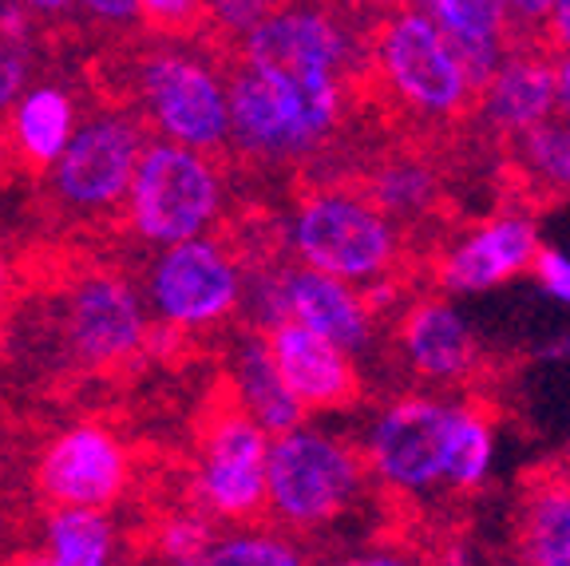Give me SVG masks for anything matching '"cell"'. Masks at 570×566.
<instances>
[{
  "instance_id": "obj_1",
  "label": "cell",
  "mask_w": 570,
  "mask_h": 566,
  "mask_svg": "<svg viewBox=\"0 0 570 566\" xmlns=\"http://www.w3.org/2000/svg\"><path fill=\"white\" fill-rule=\"evenodd\" d=\"M365 60L384 96L420 124H455L475 104L472 84L463 80L424 4L392 9L376 25Z\"/></svg>"
},
{
  "instance_id": "obj_2",
  "label": "cell",
  "mask_w": 570,
  "mask_h": 566,
  "mask_svg": "<svg viewBox=\"0 0 570 566\" xmlns=\"http://www.w3.org/2000/svg\"><path fill=\"white\" fill-rule=\"evenodd\" d=\"M289 246L297 266L345 285H376L396 274L404 254L401 226L356 191H317L294 214Z\"/></svg>"
},
{
  "instance_id": "obj_3",
  "label": "cell",
  "mask_w": 570,
  "mask_h": 566,
  "mask_svg": "<svg viewBox=\"0 0 570 566\" xmlns=\"http://www.w3.org/2000/svg\"><path fill=\"white\" fill-rule=\"evenodd\" d=\"M226 111H230V135H238L249 155L294 159L309 155L337 131L345 111V84L317 80L289 88L242 68L226 88Z\"/></svg>"
},
{
  "instance_id": "obj_4",
  "label": "cell",
  "mask_w": 570,
  "mask_h": 566,
  "mask_svg": "<svg viewBox=\"0 0 570 566\" xmlns=\"http://www.w3.org/2000/svg\"><path fill=\"white\" fill-rule=\"evenodd\" d=\"M365 476L353 443L302 424L297 432L269 440L266 507L289 527H321L356 504Z\"/></svg>"
},
{
  "instance_id": "obj_5",
  "label": "cell",
  "mask_w": 570,
  "mask_h": 566,
  "mask_svg": "<svg viewBox=\"0 0 570 566\" xmlns=\"http://www.w3.org/2000/svg\"><path fill=\"white\" fill-rule=\"evenodd\" d=\"M460 397L412 389L376 408L361 440V463L392 496H428L448 476V440Z\"/></svg>"
},
{
  "instance_id": "obj_6",
  "label": "cell",
  "mask_w": 570,
  "mask_h": 566,
  "mask_svg": "<svg viewBox=\"0 0 570 566\" xmlns=\"http://www.w3.org/2000/svg\"><path fill=\"white\" fill-rule=\"evenodd\" d=\"M246 68L277 84H317L353 76L365 52L356 48L353 28L325 9H269L242 36Z\"/></svg>"
},
{
  "instance_id": "obj_7",
  "label": "cell",
  "mask_w": 570,
  "mask_h": 566,
  "mask_svg": "<svg viewBox=\"0 0 570 566\" xmlns=\"http://www.w3.org/2000/svg\"><path fill=\"white\" fill-rule=\"evenodd\" d=\"M218 175L198 150L163 143L151 147L135 167V226L155 242H190L218 214Z\"/></svg>"
},
{
  "instance_id": "obj_8",
  "label": "cell",
  "mask_w": 570,
  "mask_h": 566,
  "mask_svg": "<svg viewBox=\"0 0 570 566\" xmlns=\"http://www.w3.org/2000/svg\"><path fill=\"white\" fill-rule=\"evenodd\" d=\"M543 250L539 226L531 214L503 211L495 218L475 222L472 231L455 234L444 250H440L436 266H432V282H436L440 297H475V293L499 290V285L515 282V277L531 274L534 254Z\"/></svg>"
},
{
  "instance_id": "obj_9",
  "label": "cell",
  "mask_w": 570,
  "mask_h": 566,
  "mask_svg": "<svg viewBox=\"0 0 570 566\" xmlns=\"http://www.w3.org/2000/svg\"><path fill=\"white\" fill-rule=\"evenodd\" d=\"M142 91L151 99L155 119L175 139V147H223L230 135L226 88L210 68L187 56H155L142 71Z\"/></svg>"
},
{
  "instance_id": "obj_10",
  "label": "cell",
  "mask_w": 570,
  "mask_h": 566,
  "mask_svg": "<svg viewBox=\"0 0 570 566\" xmlns=\"http://www.w3.org/2000/svg\"><path fill=\"white\" fill-rule=\"evenodd\" d=\"M396 345L409 372L428 392L460 389L480 369V341L472 321L463 318L455 301L440 293H424L404 310Z\"/></svg>"
},
{
  "instance_id": "obj_11",
  "label": "cell",
  "mask_w": 570,
  "mask_h": 566,
  "mask_svg": "<svg viewBox=\"0 0 570 566\" xmlns=\"http://www.w3.org/2000/svg\"><path fill=\"white\" fill-rule=\"evenodd\" d=\"M242 297V274L218 242L190 238L163 254L155 270V301L175 325H210Z\"/></svg>"
},
{
  "instance_id": "obj_12",
  "label": "cell",
  "mask_w": 570,
  "mask_h": 566,
  "mask_svg": "<svg viewBox=\"0 0 570 566\" xmlns=\"http://www.w3.org/2000/svg\"><path fill=\"white\" fill-rule=\"evenodd\" d=\"M269 436L242 408L226 412L206 436V460L198 471V496L210 511L246 519L266 507Z\"/></svg>"
},
{
  "instance_id": "obj_13",
  "label": "cell",
  "mask_w": 570,
  "mask_h": 566,
  "mask_svg": "<svg viewBox=\"0 0 570 566\" xmlns=\"http://www.w3.org/2000/svg\"><path fill=\"white\" fill-rule=\"evenodd\" d=\"M266 345L277 364V377L289 389V397L305 408V417L348 408L361 392L353 357H345L330 341H321L317 333L294 325V321H282L277 329H269Z\"/></svg>"
},
{
  "instance_id": "obj_14",
  "label": "cell",
  "mask_w": 570,
  "mask_h": 566,
  "mask_svg": "<svg viewBox=\"0 0 570 566\" xmlns=\"http://www.w3.org/2000/svg\"><path fill=\"white\" fill-rule=\"evenodd\" d=\"M139 167V135L127 124H91L68 139L56 163V186L76 206H107L127 191Z\"/></svg>"
},
{
  "instance_id": "obj_15",
  "label": "cell",
  "mask_w": 570,
  "mask_h": 566,
  "mask_svg": "<svg viewBox=\"0 0 570 566\" xmlns=\"http://www.w3.org/2000/svg\"><path fill=\"white\" fill-rule=\"evenodd\" d=\"M282 290H285V318L294 325L317 333L321 341H330L345 357L365 353L373 345L376 318L368 313L365 293L356 285H345L337 277L313 274V270H282Z\"/></svg>"
},
{
  "instance_id": "obj_16",
  "label": "cell",
  "mask_w": 570,
  "mask_h": 566,
  "mask_svg": "<svg viewBox=\"0 0 570 566\" xmlns=\"http://www.w3.org/2000/svg\"><path fill=\"white\" fill-rule=\"evenodd\" d=\"M475 111L503 139L543 127L554 119V60L539 48H511L495 76L475 91Z\"/></svg>"
},
{
  "instance_id": "obj_17",
  "label": "cell",
  "mask_w": 570,
  "mask_h": 566,
  "mask_svg": "<svg viewBox=\"0 0 570 566\" xmlns=\"http://www.w3.org/2000/svg\"><path fill=\"white\" fill-rule=\"evenodd\" d=\"M40 484L68 511H91L116 499L124 487V451L99 428H76L48 451Z\"/></svg>"
},
{
  "instance_id": "obj_18",
  "label": "cell",
  "mask_w": 570,
  "mask_h": 566,
  "mask_svg": "<svg viewBox=\"0 0 570 566\" xmlns=\"http://www.w3.org/2000/svg\"><path fill=\"white\" fill-rule=\"evenodd\" d=\"M68 333L71 345L80 349V357H88L91 364L124 361L142 341L139 301L116 277H91L71 297Z\"/></svg>"
},
{
  "instance_id": "obj_19",
  "label": "cell",
  "mask_w": 570,
  "mask_h": 566,
  "mask_svg": "<svg viewBox=\"0 0 570 566\" xmlns=\"http://www.w3.org/2000/svg\"><path fill=\"white\" fill-rule=\"evenodd\" d=\"M424 12L460 64L463 80L480 91L511 52L503 0H424Z\"/></svg>"
},
{
  "instance_id": "obj_20",
  "label": "cell",
  "mask_w": 570,
  "mask_h": 566,
  "mask_svg": "<svg viewBox=\"0 0 570 566\" xmlns=\"http://www.w3.org/2000/svg\"><path fill=\"white\" fill-rule=\"evenodd\" d=\"M515 550L519 566H570V471H547L527 487Z\"/></svg>"
},
{
  "instance_id": "obj_21",
  "label": "cell",
  "mask_w": 570,
  "mask_h": 566,
  "mask_svg": "<svg viewBox=\"0 0 570 566\" xmlns=\"http://www.w3.org/2000/svg\"><path fill=\"white\" fill-rule=\"evenodd\" d=\"M234 392H238L242 417H249L269 440L285 432H297L305 424V408L289 397V389L277 377V364L269 357L266 333L246 336L238 345V361H234Z\"/></svg>"
},
{
  "instance_id": "obj_22",
  "label": "cell",
  "mask_w": 570,
  "mask_h": 566,
  "mask_svg": "<svg viewBox=\"0 0 570 566\" xmlns=\"http://www.w3.org/2000/svg\"><path fill=\"white\" fill-rule=\"evenodd\" d=\"M365 198L384 214L389 222H416L424 218L440 198V175L428 159H412V155H396L384 159L381 167L368 175Z\"/></svg>"
},
{
  "instance_id": "obj_23",
  "label": "cell",
  "mask_w": 570,
  "mask_h": 566,
  "mask_svg": "<svg viewBox=\"0 0 570 566\" xmlns=\"http://www.w3.org/2000/svg\"><path fill=\"white\" fill-rule=\"evenodd\" d=\"M495 468V424L480 400H460L452 420V440H448V476L444 487L468 496L480 491Z\"/></svg>"
},
{
  "instance_id": "obj_24",
  "label": "cell",
  "mask_w": 570,
  "mask_h": 566,
  "mask_svg": "<svg viewBox=\"0 0 570 566\" xmlns=\"http://www.w3.org/2000/svg\"><path fill=\"white\" fill-rule=\"evenodd\" d=\"M68 131H71V104L63 91L40 88L20 104L17 135L28 159L36 163L60 159L63 147H68Z\"/></svg>"
},
{
  "instance_id": "obj_25",
  "label": "cell",
  "mask_w": 570,
  "mask_h": 566,
  "mask_svg": "<svg viewBox=\"0 0 570 566\" xmlns=\"http://www.w3.org/2000/svg\"><path fill=\"white\" fill-rule=\"evenodd\" d=\"M515 163L539 191L570 195V127L562 119H547L543 127L519 135Z\"/></svg>"
},
{
  "instance_id": "obj_26",
  "label": "cell",
  "mask_w": 570,
  "mask_h": 566,
  "mask_svg": "<svg viewBox=\"0 0 570 566\" xmlns=\"http://www.w3.org/2000/svg\"><path fill=\"white\" fill-rule=\"evenodd\" d=\"M111 527L96 511H60L52 519V563L56 566H107Z\"/></svg>"
},
{
  "instance_id": "obj_27",
  "label": "cell",
  "mask_w": 570,
  "mask_h": 566,
  "mask_svg": "<svg viewBox=\"0 0 570 566\" xmlns=\"http://www.w3.org/2000/svg\"><path fill=\"white\" fill-rule=\"evenodd\" d=\"M203 566H305V555L277 535H238V539L214 543Z\"/></svg>"
},
{
  "instance_id": "obj_28",
  "label": "cell",
  "mask_w": 570,
  "mask_h": 566,
  "mask_svg": "<svg viewBox=\"0 0 570 566\" xmlns=\"http://www.w3.org/2000/svg\"><path fill=\"white\" fill-rule=\"evenodd\" d=\"M214 539H210V527L195 515L187 519H170L163 527V555L178 566H203V558L210 555Z\"/></svg>"
},
{
  "instance_id": "obj_29",
  "label": "cell",
  "mask_w": 570,
  "mask_h": 566,
  "mask_svg": "<svg viewBox=\"0 0 570 566\" xmlns=\"http://www.w3.org/2000/svg\"><path fill=\"white\" fill-rule=\"evenodd\" d=\"M534 285L551 301H559L562 310H570V254L559 246H543L531 262Z\"/></svg>"
},
{
  "instance_id": "obj_30",
  "label": "cell",
  "mask_w": 570,
  "mask_h": 566,
  "mask_svg": "<svg viewBox=\"0 0 570 566\" xmlns=\"http://www.w3.org/2000/svg\"><path fill=\"white\" fill-rule=\"evenodd\" d=\"M330 566H428V558L404 547H373V550H361V555H348Z\"/></svg>"
},
{
  "instance_id": "obj_31",
  "label": "cell",
  "mask_w": 570,
  "mask_h": 566,
  "mask_svg": "<svg viewBox=\"0 0 570 566\" xmlns=\"http://www.w3.org/2000/svg\"><path fill=\"white\" fill-rule=\"evenodd\" d=\"M543 36H547V45H551L554 52L570 56V0H551Z\"/></svg>"
},
{
  "instance_id": "obj_32",
  "label": "cell",
  "mask_w": 570,
  "mask_h": 566,
  "mask_svg": "<svg viewBox=\"0 0 570 566\" xmlns=\"http://www.w3.org/2000/svg\"><path fill=\"white\" fill-rule=\"evenodd\" d=\"M210 12H214L218 20H226L230 28H238L242 36H246L249 28H254L262 17H266L269 4H254V0H249V4H218V9H210Z\"/></svg>"
},
{
  "instance_id": "obj_33",
  "label": "cell",
  "mask_w": 570,
  "mask_h": 566,
  "mask_svg": "<svg viewBox=\"0 0 570 566\" xmlns=\"http://www.w3.org/2000/svg\"><path fill=\"white\" fill-rule=\"evenodd\" d=\"M554 119L570 127V56H554Z\"/></svg>"
},
{
  "instance_id": "obj_34",
  "label": "cell",
  "mask_w": 570,
  "mask_h": 566,
  "mask_svg": "<svg viewBox=\"0 0 570 566\" xmlns=\"http://www.w3.org/2000/svg\"><path fill=\"white\" fill-rule=\"evenodd\" d=\"M539 357H547V361H570V329H562L554 341H547V345L539 349Z\"/></svg>"
},
{
  "instance_id": "obj_35",
  "label": "cell",
  "mask_w": 570,
  "mask_h": 566,
  "mask_svg": "<svg viewBox=\"0 0 570 566\" xmlns=\"http://www.w3.org/2000/svg\"><path fill=\"white\" fill-rule=\"evenodd\" d=\"M20 566H56L48 555H28V558H20Z\"/></svg>"
},
{
  "instance_id": "obj_36",
  "label": "cell",
  "mask_w": 570,
  "mask_h": 566,
  "mask_svg": "<svg viewBox=\"0 0 570 566\" xmlns=\"http://www.w3.org/2000/svg\"><path fill=\"white\" fill-rule=\"evenodd\" d=\"M0 277H4V266H0Z\"/></svg>"
}]
</instances>
